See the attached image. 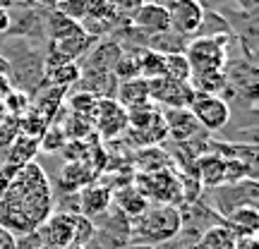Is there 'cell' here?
Masks as SVG:
<instances>
[{
  "instance_id": "obj_1",
  "label": "cell",
  "mask_w": 259,
  "mask_h": 249,
  "mask_svg": "<svg viewBox=\"0 0 259 249\" xmlns=\"http://www.w3.org/2000/svg\"><path fill=\"white\" fill-rule=\"evenodd\" d=\"M0 53L8 58L10 74L8 82L15 84L22 91L36 93L41 86H46V67H44V51L38 48V41L10 36L3 38Z\"/></svg>"
},
{
  "instance_id": "obj_2",
  "label": "cell",
  "mask_w": 259,
  "mask_h": 249,
  "mask_svg": "<svg viewBox=\"0 0 259 249\" xmlns=\"http://www.w3.org/2000/svg\"><path fill=\"white\" fill-rule=\"evenodd\" d=\"M180 206L176 204H149L144 211L130 218V242L161 247L180 232Z\"/></svg>"
},
{
  "instance_id": "obj_3",
  "label": "cell",
  "mask_w": 259,
  "mask_h": 249,
  "mask_svg": "<svg viewBox=\"0 0 259 249\" xmlns=\"http://www.w3.org/2000/svg\"><path fill=\"white\" fill-rule=\"evenodd\" d=\"M231 34H219V36H194L185 48V58L190 63L192 77L213 72H226L228 60H231Z\"/></svg>"
},
{
  "instance_id": "obj_4",
  "label": "cell",
  "mask_w": 259,
  "mask_h": 249,
  "mask_svg": "<svg viewBox=\"0 0 259 249\" xmlns=\"http://www.w3.org/2000/svg\"><path fill=\"white\" fill-rule=\"evenodd\" d=\"M135 185L139 187V192L144 194V199L149 204H176V206H180L183 185H180V177L168 168L142 173L135 177Z\"/></svg>"
},
{
  "instance_id": "obj_5",
  "label": "cell",
  "mask_w": 259,
  "mask_h": 249,
  "mask_svg": "<svg viewBox=\"0 0 259 249\" xmlns=\"http://www.w3.org/2000/svg\"><path fill=\"white\" fill-rule=\"evenodd\" d=\"M257 196H259L257 180L247 177V180H240V182L213 187L211 204H213V211L219 213L221 218H226L238 206H257Z\"/></svg>"
},
{
  "instance_id": "obj_6",
  "label": "cell",
  "mask_w": 259,
  "mask_h": 249,
  "mask_svg": "<svg viewBox=\"0 0 259 249\" xmlns=\"http://www.w3.org/2000/svg\"><path fill=\"white\" fill-rule=\"evenodd\" d=\"M190 113L194 115V120L199 122V127L204 132H221L233 118L228 101H223L221 96L199 93V91H194V98L190 103Z\"/></svg>"
},
{
  "instance_id": "obj_7",
  "label": "cell",
  "mask_w": 259,
  "mask_h": 249,
  "mask_svg": "<svg viewBox=\"0 0 259 249\" xmlns=\"http://www.w3.org/2000/svg\"><path fill=\"white\" fill-rule=\"evenodd\" d=\"M163 5L168 10V24L173 31L187 38L197 36L204 22V12H206L202 0H166Z\"/></svg>"
},
{
  "instance_id": "obj_8",
  "label": "cell",
  "mask_w": 259,
  "mask_h": 249,
  "mask_svg": "<svg viewBox=\"0 0 259 249\" xmlns=\"http://www.w3.org/2000/svg\"><path fill=\"white\" fill-rule=\"evenodd\" d=\"M147 82L151 103L166 106V108H190L194 98V89L190 82H173L168 77H154Z\"/></svg>"
},
{
  "instance_id": "obj_9",
  "label": "cell",
  "mask_w": 259,
  "mask_h": 249,
  "mask_svg": "<svg viewBox=\"0 0 259 249\" xmlns=\"http://www.w3.org/2000/svg\"><path fill=\"white\" fill-rule=\"evenodd\" d=\"M44 15L46 10L34 5H22V8H10V24L8 36H17V38H29V41H46V27H44Z\"/></svg>"
},
{
  "instance_id": "obj_10",
  "label": "cell",
  "mask_w": 259,
  "mask_h": 249,
  "mask_svg": "<svg viewBox=\"0 0 259 249\" xmlns=\"http://www.w3.org/2000/svg\"><path fill=\"white\" fill-rule=\"evenodd\" d=\"M122 56V46L118 41H113L111 36L99 38L92 46V51L79 60V70L82 74H103L113 72V67L118 63V58Z\"/></svg>"
},
{
  "instance_id": "obj_11",
  "label": "cell",
  "mask_w": 259,
  "mask_h": 249,
  "mask_svg": "<svg viewBox=\"0 0 259 249\" xmlns=\"http://www.w3.org/2000/svg\"><path fill=\"white\" fill-rule=\"evenodd\" d=\"M92 125L103 139H115L127 129V113L115 98H99Z\"/></svg>"
},
{
  "instance_id": "obj_12",
  "label": "cell",
  "mask_w": 259,
  "mask_h": 249,
  "mask_svg": "<svg viewBox=\"0 0 259 249\" xmlns=\"http://www.w3.org/2000/svg\"><path fill=\"white\" fill-rule=\"evenodd\" d=\"M127 19H130V27H135L142 36H147V38L170 29L166 5H163V3H156V0H149L144 5H139Z\"/></svg>"
},
{
  "instance_id": "obj_13",
  "label": "cell",
  "mask_w": 259,
  "mask_h": 249,
  "mask_svg": "<svg viewBox=\"0 0 259 249\" xmlns=\"http://www.w3.org/2000/svg\"><path fill=\"white\" fill-rule=\"evenodd\" d=\"M163 122H166L168 137L176 139V144H185V141L209 134V132H204L199 127V122L194 120L190 108H166L163 111Z\"/></svg>"
},
{
  "instance_id": "obj_14",
  "label": "cell",
  "mask_w": 259,
  "mask_h": 249,
  "mask_svg": "<svg viewBox=\"0 0 259 249\" xmlns=\"http://www.w3.org/2000/svg\"><path fill=\"white\" fill-rule=\"evenodd\" d=\"M38 235H44L48 242V247H53V249L72 247V242H74L72 216H67V213H56L53 218H48V223L41 228Z\"/></svg>"
},
{
  "instance_id": "obj_15",
  "label": "cell",
  "mask_w": 259,
  "mask_h": 249,
  "mask_svg": "<svg viewBox=\"0 0 259 249\" xmlns=\"http://www.w3.org/2000/svg\"><path fill=\"white\" fill-rule=\"evenodd\" d=\"M194 175H197V180L206 189L223 185V180H226V158L216 156V154L197 156L194 158Z\"/></svg>"
},
{
  "instance_id": "obj_16",
  "label": "cell",
  "mask_w": 259,
  "mask_h": 249,
  "mask_svg": "<svg viewBox=\"0 0 259 249\" xmlns=\"http://www.w3.org/2000/svg\"><path fill=\"white\" fill-rule=\"evenodd\" d=\"M113 206V189L108 187H84L79 189V213L89 221L99 218Z\"/></svg>"
},
{
  "instance_id": "obj_17",
  "label": "cell",
  "mask_w": 259,
  "mask_h": 249,
  "mask_svg": "<svg viewBox=\"0 0 259 249\" xmlns=\"http://www.w3.org/2000/svg\"><path fill=\"white\" fill-rule=\"evenodd\" d=\"M223 223L231 228L238 237H257L259 230V206H238L233 209Z\"/></svg>"
},
{
  "instance_id": "obj_18",
  "label": "cell",
  "mask_w": 259,
  "mask_h": 249,
  "mask_svg": "<svg viewBox=\"0 0 259 249\" xmlns=\"http://www.w3.org/2000/svg\"><path fill=\"white\" fill-rule=\"evenodd\" d=\"M44 27H46V41H51V43L63 41V38L74 36V34L84 31L79 22L70 19L67 15H63V12L56 8L46 10V15H44Z\"/></svg>"
},
{
  "instance_id": "obj_19",
  "label": "cell",
  "mask_w": 259,
  "mask_h": 249,
  "mask_svg": "<svg viewBox=\"0 0 259 249\" xmlns=\"http://www.w3.org/2000/svg\"><path fill=\"white\" fill-rule=\"evenodd\" d=\"M115 101L120 103L122 108H135V106L151 103V98H149V82L144 77H135V79L118 82Z\"/></svg>"
},
{
  "instance_id": "obj_20",
  "label": "cell",
  "mask_w": 259,
  "mask_h": 249,
  "mask_svg": "<svg viewBox=\"0 0 259 249\" xmlns=\"http://www.w3.org/2000/svg\"><path fill=\"white\" fill-rule=\"evenodd\" d=\"M99 41V36H94V34H87V31H79V34H74V36H67L63 41H56V43H51V46L56 48L58 53L65 58V60H72V63H79L89 51L92 46Z\"/></svg>"
},
{
  "instance_id": "obj_21",
  "label": "cell",
  "mask_w": 259,
  "mask_h": 249,
  "mask_svg": "<svg viewBox=\"0 0 259 249\" xmlns=\"http://www.w3.org/2000/svg\"><path fill=\"white\" fill-rule=\"evenodd\" d=\"M113 206H118L127 218H135V216H139V213L147 209L149 202L144 199V194L139 192V187L132 180L127 187H120V189L113 192Z\"/></svg>"
},
{
  "instance_id": "obj_22",
  "label": "cell",
  "mask_w": 259,
  "mask_h": 249,
  "mask_svg": "<svg viewBox=\"0 0 259 249\" xmlns=\"http://www.w3.org/2000/svg\"><path fill=\"white\" fill-rule=\"evenodd\" d=\"M197 242H199L204 249H238V235L223 221L216 223V225H209V228L197 237Z\"/></svg>"
},
{
  "instance_id": "obj_23",
  "label": "cell",
  "mask_w": 259,
  "mask_h": 249,
  "mask_svg": "<svg viewBox=\"0 0 259 249\" xmlns=\"http://www.w3.org/2000/svg\"><path fill=\"white\" fill-rule=\"evenodd\" d=\"M190 38L178 34L173 29H166L161 34H154V36L147 38V48L149 51H156L161 56H173V53H185Z\"/></svg>"
},
{
  "instance_id": "obj_24",
  "label": "cell",
  "mask_w": 259,
  "mask_h": 249,
  "mask_svg": "<svg viewBox=\"0 0 259 249\" xmlns=\"http://www.w3.org/2000/svg\"><path fill=\"white\" fill-rule=\"evenodd\" d=\"M82 77V70H79V63H63L58 67H51L46 70V84L51 86H60V89H70L79 82Z\"/></svg>"
},
{
  "instance_id": "obj_25",
  "label": "cell",
  "mask_w": 259,
  "mask_h": 249,
  "mask_svg": "<svg viewBox=\"0 0 259 249\" xmlns=\"http://www.w3.org/2000/svg\"><path fill=\"white\" fill-rule=\"evenodd\" d=\"M89 180H92V173H89V166L84 161H72L63 168V185L67 187V192L84 189Z\"/></svg>"
},
{
  "instance_id": "obj_26",
  "label": "cell",
  "mask_w": 259,
  "mask_h": 249,
  "mask_svg": "<svg viewBox=\"0 0 259 249\" xmlns=\"http://www.w3.org/2000/svg\"><path fill=\"white\" fill-rule=\"evenodd\" d=\"M137 63H139V77H144V79L163 77V56L156 53V51H149L147 46L137 48Z\"/></svg>"
},
{
  "instance_id": "obj_27",
  "label": "cell",
  "mask_w": 259,
  "mask_h": 249,
  "mask_svg": "<svg viewBox=\"0 0 259 249\" xmlns=\"http://www.w3.org/2000/svg\"><path fill=\"white\" fill-rule=\"evenodd\" d=\"M163 77L173 79V82H190L192 79V70H190L185 53L163 56Z\"/></svg>"
},
{
  "instance_id": "obj_28",
  "label": "cell",
  "mask_w": 259,
  "mask_h": 249,
  "mask_svg": "<svg viewBox=\"0 0 259 249\" xmlns=\"http://www.w3.org/2000/svg\"><path fill=\"white\" fill-rule=\"evenodd\" d=\"M219 34H231V24H228V19L223 17L221 12L206 10V12H204V22H202V27H199V31H197V36H219Z\"/></svg>"
},
{
  "instance_id": "obj_29",
  "label": "cell",
  "mask_w": 259,
  "mask_h": 249,
  "mask_svg": "<svg viewBox=\"0 0 259 249\" xmlns=\"http://www.w3.org/2000/svg\"><path fill=\"white\" fill-rule=\"evenodd\" d=\"M36 148H38V139L36 137H24V134H22V137L15 139V144L10 146V151H12V154H17V156L10 158V163H12L15 168L27 166L29 158H34Z\"/></svg>"
},
{
  "instance_id": "obj_30",
  "label": "cell",
  "mask_w": 259,
  "mask_h": 249,
  "mask_svg": "<svg viewBox=\"0 0 259 249\" xmlns=\"http://www.w3.org/2000/svg\"><path fill=\"white\" fill-rule=\"evenodd\" d=\"M70 111L74 115H79V118H87V120H94V113H96V106H99V98L89 91H74L70 96Z\"/></svg>"
},
{
  "instance_id": "obj_31",
  "label": "cell",
  "mask_w": 259,
  "mask_h": 249,
  "mask_svg": "<svg viewBox=\"0 0 259 249\" xmlns=\"http://www.w3.org/2000/svg\"><path fill=\"white\" fill-rule=\"evenodd\" d=\"M65 144H67V137L60 125H51V127L44 129V134L38 137V146L48 151V154H56V151H63Z\"/></svg>"
},
{
  "instance_id": "obj_32",
  "label": "cell",
  "mask_w": 259,
  "mask_h": 249,
  "mask_svg": "<svg viewBox=\"0 0 259 249\" xmlns=\"http://www.w3.org/2000/svg\"><path fill=\"white\" fill-rule=\"evenodd\" d=\"M63 132L67 139H87V134L92 132V120L79 118V115H67V122L63 125Z\"/></svg>"
},
{
  "instance_id": "obj_33",
  "label": "cell",
  "mask_w": 259,
  "mask_h": 249,
  "mask_svg": "<svg viewBox=\"0 0 259 249\" xmlns=\"http://www.w3.org/2000/svg\"><path fill=\"white\" fill-rule=\"evenodd\" d=\"M87 5H89V0H60L56 10H60L63 15H67L74 22H82L87 17Z\"/></svg>"
},
{
  "instance_id": "obj_34",
  "label": "cell",
  "mask_w": 259,
  "mask_h": 249,
  "mask_svg": "<svg viewBox=\"0 0 259 249\" xmlns=\"http://www.w3.org/2000/svg\"><path fill=\"white\" fill-rule=\"evenodd\" d=\"M108 3H111V8L115 10L120 17H130L139 5H144V3H149V0H108Z\"/></svg>"
},
{
  "instance_id": "obj_35",
  "label": "cell",
  "mask_w": 259,
  "mask_h": 249,
  "mask_svg": "<svg viewBox=\"0 0 259 249\" xmlns=\"http://www.w3.org/2000/svg\"><path fill=\"white\" fill-rule=\"evenodd\" d=\"M0 249H17L15 235H12L8 228H3V225H0Z\"/></svg>"
},
{
  "instance_id": "obj_36",
  "label": "cell",
  "mask_w": 259,
  "mask_h": 249,
  "mask_svg": "<svg viewBox=\"0 0 259 249\" xmlns=\"http://www.w3.org/2000/svg\"><path fill=\"white\" fill-rule=\"evenodd\" d=\"M10 24H12V17H10V8H0V38L8 36Z\"/></svg>"
},
{
  "instance_id": "obj_37",
  "label": "cell",
  "mask_w": 259,
  "mask_h": 249,
  "mask_svg": "<svg viewBox=\"0 0 259 249\" xmlns=\"http://www.w3.org/2000/svg\"><path fill=\"white\" fill-rule=\"evenodd\" d=\"M235 5H238V10H242V12H257L259 0H235Z\"/></svg>"
},
{
  "instance_id": "obj_38",
  "label": "cell",
  "mask_w": 259,
  "mask_h": 249,
  "mask_svg": "<svg viewBox=\"0 0 259 249\" xmlns=\"http://www.w3.org/2000/svg\"><path fill=\"white\" fill-rule=\"evenodd\" d=\"M38 8H44V10H53V8H58V3L60 0H34Z\"/></svg>"
},
{
  "instance_id": "obj_39",
  "label": "cell",
  "mask_w": 259,
  "mask_h": 249,
  "mask_svg": "<svg viewBox=\"0 0 259 249\" xmlns=\"http://www.w3.org/2000/svg\"><path fill=\"white\" fill-rule=\"evenodd\" d=\"M10 74V63H8V58L0 53V77H8Z\"/></svg>"
},
{
  "instance_id": "obj_40",
  "label": "cell",
  "mask_w": 259,
  "mask_h": 249,
  "mask_svg": "<svg viewBox=\"0 0 259 249\" xmlns=\"http://www.w3.org/2000/svg\"><path fill=\"white\" fill-rule=\"evenodd\" d=\"M120 249H158V247H151V244H137V242H127L125 247Z\"/></svg>"
},
{
  "instance_id": "obj_41",
  "label": "cell",
  "mask_w": 259,
  "mask_h": 249,
  "mask_svg": "<svg viewBox=\"0 0 259 249\" xmlns=\"http://www.w3.org/2000/svg\"><path fill=\"white\" fill-rule=\"evenodd\" d=\"M3 38H5V36H3ZM3 38H0V43H3Z\"/></svg>"
}]
</instances>
